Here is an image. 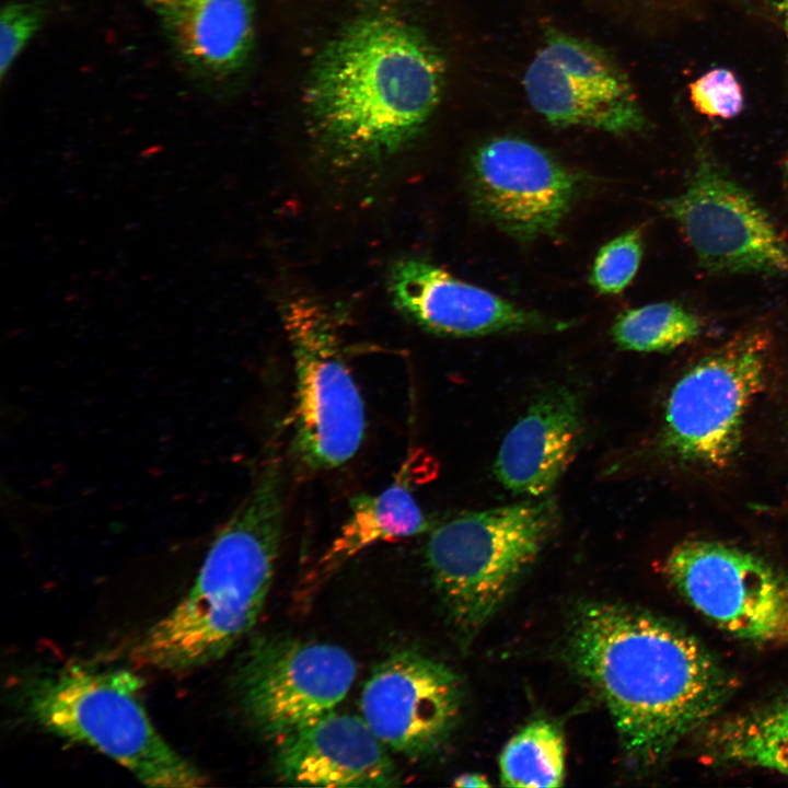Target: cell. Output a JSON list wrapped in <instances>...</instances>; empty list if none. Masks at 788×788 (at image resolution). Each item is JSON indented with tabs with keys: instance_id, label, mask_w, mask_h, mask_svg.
<instances>
[{
	"instance_id": "obj_9",
	"label": "cell",
	"mask_w": 788,
	"mask_h": 788,
	"mask_svg": "<svg viewBox=\"0 0 788 788\" xmlns=\"http://www.w3.org/2000/svg\"><path fill=\"white\" fill-rule=\"evenodd\" d=\"M662 210L709 274H788V242L766 210L705 151Z\"/></svg>"
},
{
	"instance_id": "obj_20",
	"label": "cell",
	"mask_w": 788,
	"mask_h": 788,
	"mask_svg": "<svg viewBox=\"0 0 788 788\" xmlns=\"http://www.w3.org/2000/svg\"><path fill=\"white\" fill-rule=\"evenodd\" d=\"M506 787L552 788L565 779L564 737L553 722L537 719L519 730L499 757Z\"/></svg>"
},
{
	"instance_id": "obj_7",
	"label": "cell",
	"mask_w": 788,
	"mask_h": 788,
	"mask_svg": "<svg viewBox=\"0 0 788 788\" xmlns=\"http://www.w3.org/2000/svg\"><path fill=\"white\" fill-rule=\"evenodd\" d=\"M767 354L764 334H742L686 370L667 401L665 449L692 465L729 464L740 449L748 410L764 385Z\"/></svg>"
},
{
	"instance_id": "obj_12",
	"label": "cell",
	"mask_w": 788,
	"mask_h": 788,
	"mask_svg": "<svg viewBox=\"0 0 788 788\" xmlns=\"http://www.w3.org/2000/svg\"><path fill=\"white\" fill-rule=\"evenodd\" d=\"M468 175L476 208L521 241L554 234L579 187L576 174L552 154L511 136L483 143L471 159Z\"/></svg>"
},
{
	"instance_id": "obj_18",
	"label": "cell",
	"mask_w": 788,
	"mask_h": 788,
	"mask_svg": "<svg viewBox=\"0 0 788 788\" xmlns=\"http://www.w3.org/2000/svg\"><path fill=\"white\" fill-rule=\"evenodd\" d=\"M431 530V522L403 479L383 491L358 494L349 515L318 561L321 575L332 572L363 549Z\"/></svg>"
},
{
	"instance_id": "obj_14",
	"label": "cell",
	"mask_w": 788,
	"mask_h": 788,
	"mask_svg": "<svg viewBox=\"0 0 788 788\" xmlns=\"http://www.w3.org/2000/svg\"><path fill=\"white\" fill-rule=\"evenodd\" d=\"M389 289L404 315L440 335L475 337L564 326L421 258L397 262Z\"/></svg>"
},
{
	"instance_id": "obj_1",
	"label": "cell",
	"mask_w": 788,
	"mask_h": 788,
	"mask_svg": "<svg viewBox=\"0 0 788 788\" xmlns=\"http://www.w3.org/2000/svg\"><path fill=\"white\" fill-rule=\"evenodd\" d=\"M566 652L604 700L626 755L639 766L657 763L706 725L730 692L722 669L690 634L617 604L578 609Z\"/></svg>"
},
{
	"instance_id": "obj_21",
	"label": "cell",
	"mask_w": 788,
	"mask_h": 788,
	"mask_svg": "<svg viewBox=\"0 0 788 788\" xmlns=\"http://www.w3.org/2000/svg\"><path fill=\"white\" fill-rule=\"evenodd\" d=\"M699 318L675 302H659L621 313L612 326L614 341L625 350H673L697 337Z\"/></svg>"
},
{
	"instance_id": "obj_17",
	"label": "cell",
	"mask_w": 788,
	"mask_h": 788,
	"mask_svg": "<svg viewBox=\"0 0 788 788\" xmlns=\"http://www.w3.org/2000/svg\"><path fill=\"white\" fill-rule=\"evenodd\" d=\"M176 57L193 72L224 79L240 71L254 46L253 0H144Z\"/></svg>"
},
{
	"instance_id": "obj_8",
	"label": "cell",
	"mask_w": 788,
	"mask_h": 788,
	"mask_svg": "<svg viewBox=\"0 0 788 788\" xmlns=\"http://www.w3.org/2000/svg\"><path fill=\"white\" fill-rule=\"evenodd\" d=\"M355 676L352 657L338 646L264 635L241 658L235 686L251 727L278 742L333 711Z\"/></svg>"
},
{
	"instance_id": "obj_24",
	"label": "cell",
	"mask_w": 788,
	"mask_h": 788,
	"mask_svg": "<svg viewBox=\"0 0 788 788\" xmlns=\"http://www.w3.org/2000/svg\"><path fill=\"white\" fill-rule=\"evenodd\" d=\"M43 10L35 3L11 1L0 15V78L4 79L18 56L39 30Z\"/></svg>"
},
{
	"instance_id": "obj_23",
	"label": "cell",
	"mask_w": 788,
	"mask_h": 788,
	"mask_svg": "<svg viewBox=\"0 0 788 788\" xmlns=\"http://www.w3.org/2000/svg\"><path fill=\"white\" fill-rule=\"evenodd\" d=\"M688 92L696 111L711 118H733L744 109L743 88L728 68L706 71L690 84Z\"/></svg>"
},
{
	"instance_id": "obj_15",
	"label": "cell",
	"mask_w": 788,
	"mask_h": 788,
	"mask_svg": "<svg viewBox=\"0 0 788 788\" xmlns=\"http://www.w3.org/2000/svg\"><path fill=\"white\" fill-rule=\"evenodd\" d=\"M275 769L288 784L394 787L401 774L362 717L334 710L277 742Z\"/></svg>"
},
{
	"instance_id": "obj_13",
	"label": "cell",
	"mask_w": 788,
	"mask_h": 788,
	"mask_svg": "<svg viewBox=\"0 0 788 788\" xmlns=\"http://www.w3.org/2000/svg\"><path fill=\"white\" fill-rule=\"evenodd\" d=\"M461 683L443 663L414 650L382 660L366 682L362 718L394 752L420 758L436 752L455 726Z\"/></svg>"
},
{
	"instance_id": "obj_16",
	"label": "cell",
	"mask_w": 788,
	"mask_h": 788,
	"mask_svg": "<svg viewBox=\"0 0 788 788\" xmlns=\"http://www.w3.org/2000/svg\"><path fill=\"white\" fill-rule=\"evenodd\" d=\"M582 428L577 394L556 386L540 395L505 436L494 473L510 493L542 498L568 467Z\"/></svg>"
},
{
	"instance_id": "obj_11",
	"label": "cell",
	"mask_w": 788,
	"mask_h": 788,
	"mask_svg": "<svg viewBox=\"0 0 788 788\" xmlns=\"http://www.w3.org/2000/svg\"><path fill=\"white\" fill-rule=\"evenodd\" d=\"M523 88L535 112L555 126L627 135L646 124L637 94L612 56L560 31L546 34Z\"/></svg>"
},
{
	"instance_id": "obj_10",
	"label": "cell",
	"mask_w": 788,
	"mask_h": 788,
	"mask_svg": "<svg viewBox=\"0 0 788 788\" xmlns=\"http://www.w3.org/2000/svg\"><path fill=\"white\" fill-rule=\"evenodd\" d=\"M665 571L698 612L728 633L788 644V577L761 558L710 541L677 545Z\"/></svg>"
},
{
	"instance_id": "obj_26",
	"label": "cell",
	"mask_w": 788,
	"mask_h": 788,
	"mask_svg": "<svg viewBox=\"0 0 788 788\" xmlns=\"http://www.w3.org/2000/svg\"><path fill=\"white\" fill-rule=\"evenodd\" d=\"M456 787H489L486 777L479 774H463L454 779Z\"/></svg>"
},
{
	"instance_id": "obj_22",
	"label": "cell",
	"mask_w": 788,
	"mask_h": 788,
	"mask_svg": "<svg viewBox=\"0 0 788 788\" xmlns=\"http://www.w3.org/2000/svg\"><path fill=\"white\" fill-rule=\"evenodd\" d=\"M639 230H628L603 245L594 259L590 281L603 294L621 293L634 279L641 262Z\"/></svg>"
},
{
	"instance_id": "obj_25",
	"label": "cell",
	"mask_w": 788,
	"mask_h": 788,
	"mask_svg": "<svg viewBox=\"0 0 788 788\" xmlns=\"http://www.w3.org/2000/svg\"><path fill=\"white\" fill-rule=\"evenodd\" d=\"M772 15L788 43V0H767Z\"/></svg>"
},
{
	"instance_id": "obj_2",
	"label": "cell",
	"mask_w": 788,
	"mask_h": 788,
	"mask_svg": "<svg viewBox=\"0 0 788 788\" xmlns=\"http://www.w3.org/2000/svg\"><path fill=\"white\" fill-rule=\"evenodd\" d=\"M445 66L429 38L392 13L339 30L315 57L305 104L316 137L336 160L379 161L407 146L436 111Z\"/></svg>"
},
{
	"instance_id": "obj_6",
	"label": "cell",
	"mask_w": 788,
	"mask_h": 788,
	"mask_svg": "<svg viewBox=\"0 0 788 788\" xmlns=\"http://www.w3.org/2000/svg\"><path fill=\"white\" fill-rule=\"evenodd\" d=\"M282 323L294 366L296 454L313 471L338 467L359 450L367 422L335 322L322 304L297 298L282 308Z\"/></svg>"
},
{
	"instance_id": "obj_19",
	"label": "cell",
	"mask_w": 788,
	"mask_h": 788,
	"mask_svg": "<svg viewBox=\"0 0 788 788\" xmlns=\"http://www.w3.org/2000/svg\"><path fill=\"white\" fill-rule=\"evenodd\" d=\"M707 744L720 761L788 776V698L725 721Z\"/></svg>"
},
{
	"instance_id": "obj_5",
	"label": "cell",
	"mask_w": 788,
	"mask_h": 788,
	"mask_svg": "<svg viewBox=\"0 0 788 788\" xmlns=\"http://www.w3.org/2000/svg\"><path fill=\"white\" fill-rule=\"evenodd\" d=\"M556 521L555 503L538 498L465 512L430 530L426 560L459 633L472 635L495 614Z\"/></svg>"
},
{
	"instance_id": "obj_3",
	"label": "cell",
	"mask_w": 788,
	"mask_h": 788,
	"mask_svg": "<svg viewBox=\"0 0 788 788\" xmlns=\"http://www.w3.org/2000/svg\"><path fill=\"white\" fill-rule=\"evenodd\" d=\"M280 457L270 452L215 535L194 584L134 644L140 668L181 673L229 653L255 625L271 587L285 520Z\"/></svg>"
},
{
	"instance_id": "obj_4",
	"label": "cell",
	"mask_w": 788,
	"mask_h": 788,
	"mask_svg": "<svg viewBox=\"0 0 788 788\" xmlns=\"http://www.w3.org/2000/svg\"><path fill=\"white\" fill-rule=\"evenodd\" d=\"M143 681L127 669L82 663L30 674L15 690L36 727L108 756L146 786L195 788L207 776L160 734L142 702Z\"/></svg>"
}]
</instances>
